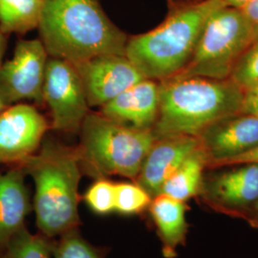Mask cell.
<instances>
[{
	"label": "cell",
	"instance_id": "cell-1",
	"mask_svg": "<svg viewBox=\"0 0 258 258\" xmlns=\"http://www.w3.org/2000/svg\"><path fill=\"white\" fill-rule=\"evenodd\" d=\"M223 6L222 0H167L164 21L128 38L124 55L146 79H171L188 63L207 20Z\"/></svg>",
	"mask_w": 258,
	"mask_h": 258
},
{
	"label": "cell",
	"instance_id": "cell-2",
	"mask_svg": "<svg viewBox=\"0 0 258 258\" xmlns=\"http://www.w3.org/2000/svg\"><path fill=\"white\" fill-rule=\"evenodd\" d=\"M37 29L49 56L73 64L97 55H124L128 40L100 0H44Z\"/></svg>",
	"mask_w": 258,
	"mask_h": 258
},
{
	"label": "cell",
	"instance_id": "cell-3",
	"mask_svg": "<svg viewBox=\"0 0 258 258\" xmlns=\"http://www.w3.org/2000/svg\"><path fill=\"white\" fill-rule=\"evenodd\" d=\"M244 91L231 79L172 78L159 83L155 138L199 137L217 120L241 112Z\"/></svg>",
	"mask_w": 258,
	"mask_h": 258
},
{
	"label": "cell",
	"instance_id": "cell-4",
	"mask_svg": "<svg viewBox=\"0 0 258 258\" xmlns=\"http://www.w3.org/2000/svg\"><path fill=\"white\" fill-rule=\"evenodd\" d=\"M19 164L35 184L34 209L38 230L46 237L77 230L82 165L77 148L47 140Z\"/></svg>",
	"mask_w": 258,
	"mask_h": 258
},
{
	"label": "cell",
	"instance_id": "cell-5",
	"mask_svg": "<svg viewBox=\"0 0 258 258\" xmlns=\"http://www.w3.org/2000/svg\"><path fill=\"white\" fill-rule=\"evenodd\" d=\"M80 131L81 165L97 179L120 175L135 181L156 141L152 129L129 127L102 113L89 112Z\"/></svg>",
	"mask_w": 258,
	"mask_h": 258
},
{
	"label": "cell",
	"instance_id": "cell-6",
	"mask_svg": "<svg viewBox=\"0 0 258 258\" xmlns=\"http://www.w3.org/2000/svg\"><path fill=\"white\" fill-rule=\"evenodd\" d=\"M254 40L242 12L223 6L210 16L191 58L173 78L230 79L234 66Z\"/></svg>",
	"mask_w": 258,
	"mask_h": 258
},
{
	"label": "cell",
	"instance_id": "cell-7",
	"mask_svg": "<svg viewBox=\"0 0 258 258\" xmlns=\"http://www.w3.org/2000/svg\"><path fill=\"white\" fill-rule=\"evenodd\" d=\"M43 102L51 111L53 128L63 132L80 131L90 106L83 82L73 63L49 56L43 84Z\"/></svg>",
	"mask_w": 258,
	"mask_h": 258
},
{
	"label": "cell",
	"instance_id": "cell-8",
	"mask_svg": "<svg viewBox=\"0 0 258 258\" xmlns=\"http://www.w3.org/2000/svg\"><path fill=\"white\" fill-rule=\"evenodd\" d=\"M198 198L212 211L242 219L258 200V164L209 169Z\"/></svg>",
	"mask_w": 258,
	"mask_h": 258
},
{
	"label": "cell",
	"instance_id": "cell-9",
	"mask_svg": "<svg viewBox=\"0 0 258 258\" xmlns=\"http://www.w3.org/2000/svg\"><path fill=\"white\" fill-rule=\"evenodd\" d=\"M49 55L40 39H22L13 57L0 66V100L6 106L23 101L43 102Z\"/></svg>",
	"mask_w": 258,
	"mask_h": 258
},
{
	"label": "cell",
	"instance_id": "cell-10",
	"mask_svg": "<svg viewBox=\"0 0 258 258\" xmlns=\"http://www.w3.org/2000/svg\"><path fill=\"white\" fill-rule=\"evenodd\" d=\"M74 65L90 107H102L146 79L125 55H97Z\"/></svg>",
	"mask_w": 258,
	"mask_h": 258
},
{
	"label": "cell",
	"instance_id": "cell-11",
	"mask_svg": "<svg viewBox=\"0 0 258 258\" xmlns=\"http://www.w3.org/2000/svg\"><path fill=\"white\" fill-rule=\"evenodd\" d=\"M49 127L31 104L19 102L0 113V163L19 165L40 148Z\"/></svg>",
	"mask_w": 258,
	"mask_h": 258
},
{
	"label": "cell",
	"instance_id": "cell-12",
	"mask_svg": "<svg viewBox=\"0 0 258 258\" xmlns=\"http://www.w3.org/2000/svg\"><path fill=\"white\" fill-rule=\"evenodd\" d=\"M209 166L237 156L258 144V118L239 112L215 121L198 137Z\"/></svg>",
	"mask_w": 258,
	"mask_h": 258
},
{
	"label": "cell",
	"instance_id": "cell-13",
	"mask_svg": "<svg viewBox=\"0 0 258 258\" xmlns=\"http://www.w3.org/2000/svg\"><path fill=\"white\" fill-rule=\"evenodd\" d=\"M199 147L200 140L194 136L157 139L148 151L135 182L153 198L160 194L166 180Z\"/></svg>",
	"mask_w": 258,
	"mask_h": 258
},
{
	"label": "cell",
	"instance_id": "cell-14",
	"mask_svg": "<svg viewBox=\"0 0 258 258\" xmlns=\"http://www.w3.org/2000/svg\"><path fill=\"white\" fill-rule=\"evenodd\" d=\"M159 110V83L145 79L101 107L103 116L123 125L152 129Z\"/></svg>",
	"mask_w": 258,
	"mask_h": 258
},
{
	"label": "cell",
	"instance_id": "cell-15",
	"mask_svg": "<svg viewBox=\"0 0 258 258\" xmlns=\"http://www.w3.org/2000/svg\"><path fill=\"white\" fill-rule=\"evenodd\" d=\"M26 173L18 165L5 173L0 172V252L23 227L31 211Z\"/></svg>",
	"mask_w": 258,
	"mask_h": 258
},
{
	"label": "cell",
	"instance_id": "cell-16",
	"mask_svg": "<svg viewBox=\"0 0 258 258\" xmlns=\"http://www.w3.org/2000/svg\"><path fill=\"white\" fill-rule=\"evenodd\" d=\"M186 210L184 202L163 194L154 196L148 207L166 258L175 257L177 248L185 242L188 230L185 219Z\"/></svg>",
	"mask_w": 258,
	"mask_h": 258
},
{
	"label": "cell",
	"instance_id": "cell-17",
	"mask_svg": "<svg viewBox=\"0 0 258 258\" xmlns=\"http://www.w3.org/2000/svg\"><path fill=\"white\" fill-rule=\"evenodd\" d=\"M207 156L200 145L164 183L160 194H166L184 203L198 197L207 169Z\"/></svg>",
	"mask_w": 258,
	"mask_h": 258
},
{
	"label": "cell",
	"instance_id": "cell-18",
	"mask_svg": "<svg viewBox=\"0 0 258 258\" xmlns=\"http://www.w3.org/2000/svg\"><path fill=\"white\" fill-rule=\"evenodd\" d=\"M44 0H0V31L25 34L37 29Z\"/></svg>",
	"mask_w": 258,
	"mask_h": 258
},
{
	"label": "cell",
	"instance_id": "cell-19",
	"mask_svg": "<svg viewBox=\"0 0 258 258\" xmlns=\"http://www.w3.org/2000/svg\"><path fill=\"white\" fill-rule=\"evenodd\" d=\"M54 244L44 235H36L23 227L0 252V258H53Z\"/></svg>",
	"mask_w": 258,
	"mask_h": 258
},
{
	"label": "cell",
	"instance_id": "cell-20",
	"mask_svg": "<svg viewBox=\"0 0 258 258\" xmlns=\"http://www.w3.org/2000/svg\"><path fill=\"white\" fill-rule=\"evenodd\" d=\"M152 197L135 183L115 184V212L122 215H136L148 210Z\"/></svg>",
	"mask_w": 258,
	"mask_h": 258
},
{
	"label": "cell",
	"instance_id": "cell-21",
	"mask_svg": "<svg viewBox=\"0 0 258 258\" xmlns=\"http://www.w3.org/2000/svg\"><path fill=\"white\" fill-rule=\"evenodd\" d=\"M53 258H102V252L82 237L77 230L68 231L54 244Z\"/></svg>",
	"mask_w": 258,
	"mask_h": 258
},
{
	"label": "cell",
	"instance_id": "cell-22",
	"mask_svg": "<svg viewBox=\"0 0 258 258\" xmlns=\"http://www.w3.org/2000/svg\"><path fill=\"white\" fill-rule=\"evenodd\" d=\"M84 201L93 212L106 215L115 212V184L98 178L84 194Z\"/></svg>",
	"mask_w": 258,
	"mask_h": 258
},
{
	"label": "cell",
	"instance_id": "cell-23",
	"mask_svg": "<svg viewBox=\"0 0 258 258\" xmlns=\"http://www.w3.org/2000/svg\"><path fill=\"white\" fill-rule=\"evenodd\" d=\"M230 79L243 91L258 84V39L254 40L240 57Z\"/></svg>",
	"mask_w": 258,
	"mask_h": 258
},
{
	"label": "cell",
	"instance_id": "cell-24",
	"mask_svg": "<svg viewBox=\"0 0 258 258\" xmlns=\"http://www.w3.org/2000/svg\"><path fill=\"white\" fill-rule=\"evenodd\" d=\"M243 164H258V144L253 148H250L246 152L239 154L237 156L214 163L209 166L207 169H214L219 167L236 166V165H243Z\"/></svg>",
	"mask_w": 258,
	"mask_h": 258
},
{
	"label": "cell",
	"instance_id": "cell-25",
	"mask_svg": "<svg viewBox=\"0 0 258 258\" xmlns=\"http://www.w3.org/2000/svg\"><path fill=\"white\" fill-rule=\"evenodd\" d=\"M241 112L258 118V84L244 90Z\"/></svg>",
	"mask_w": 258,
	"mask_h": 258
},
{
	"label": "cell",
	"instance_id": "cell-26",
	"mask_svg": "<svg viewBox=\"0 0 258 258\" xmlns=\"http://www.w3.org/2000/svg\"><path fill=\"white\" fill-rule=\"evenodd\" d=\"M249 23L254 39H258V0H248L240 9Z\"/></svg>",
	"mask_w": 258,
	"mask_h": 258
},
{
	"label": "cell",
	"instance_id": "cell-27",
	"mask_svg": "<svg viewBox=\"0 0 258 258\" xmlns=\"http://www.w3.org/2000/svg\"><path fill=\"white\" fill-rule=\"evenodd\" d=\"M242 220L247 222L251 228L258 230V200L244 214Z\"/></svg>",
	"mask_w": 258,
	"mask_h": 258
},
{
	"label": "cell",
	"instance_id": "cell-28",
	"mask_svg": "<svg viewBox=\"0 0 258 258\" xmlns=\"http://www.w3.org/2000/svg\"><path fill=\"white\" fill-rule=\"evenodd\" d=\"M7 49V35L0 31V66L3 63V57Z\"/></svg>",
	"mask_w": 258,
	"mask_h": 258
},
{
	"label": "cell",
	"instance_id": "cell-29",
	"mask_svg": "<svg viewBox=\"0 0 258 258\" xmlns=\"http://www.w3.org/2000/svg\"><path fill=\"white\" fill-rule=\"evenodd\" d=\"M226 6L232 7L235 9H241L248 0H222Z\"/></svg>",
	"mask_w": 258,
	"mask_h": 258
},
{
	"label": "cell",
	"instance_id": "cell-30",
	"mask_svg": "<svg viewBox=\"0 0 258 258\" xmlns=\"http://www.w3.org/2000/svg\"><path fill=\"white\" fill-rule=\"evenodd\" d=\"M6 107H7V106H6V105L3 103V102L0 100V113H1L2 111L4 110Z\"/></svg>",
	"mask_w": 258,
	"mask_h": 258
}]
</instances>
